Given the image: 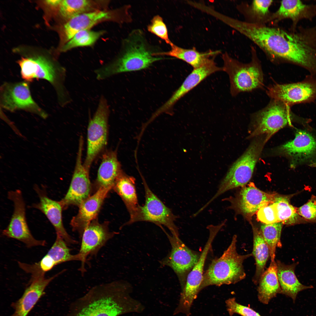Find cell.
Instances as JSON below:
<instances>
[{"label": "cell", "instance_id": "obj_1", "mask_svg": "<svg viewBox=\"0 0 316 316\" xmlns=\"http://www.w3.org/2000/svg\"><path fill=\"white\" fill-rule=\"evenodd\" d=\"M156 49L142 30L134 29L122 40L115 58L95 70L96 78L103 80L121 73L145 69L157 61L166 59L154 56L160 51Z\"/></svg>", "mask_w": 316, "mask_h": 316}, {"label": "cell", "instance_id": "obj_17", "mask_svg": "<svg viewBox=\"0 0 316 316\" xmlns=\"http://www.w3.org/2000/svg\"><path fill=\"white\" fill-rule=\"evenodd\" d=\"M215 57L209 58L200 67L193 68L170 99L153 114L152 118L154 119L164 113H171L175 104L182 97L208 76L216 72L222 71V68L218 66L215 63L214 60Z\"/></svg>", "mask_w": 316, "mask_h": 316}, {"label": "cell", "instance_id": "obj_30", "mask_svg": "<svg viewBox=\"0 0 316 316\" xmlns=\"http://www.w3.org/2000/svg\"><path fill=\"white\" fill-rule=\"evenodd\" d=\"M108 1L61 0L59 12L66 22L77 15L95 11L107 9Z\"/></svg>", "mask_w": 316, "mask_h": 316}, {"label": "cell", "instance_id": "obj_42", "mask_svg": "<svg viewBox=\"0 0 316 316\" xmlns=\"http://www.w3.org/2000/svg\"><path fill=\"white\" fill-rule=\"evenodd\" d=\"M61 0H46V3L51 6L54 7L59 6Z\"/></svg>", "mask_w": 316, "mask_h": 316}, {"label": "cell", "instance_id": "obj_33", "mask_svg": "<svg viewBox=\"0 0 316 316\" xmlns=\"http://www.w3.org/2000/svg\"><path fill=\"white\" fill-rule=\"evenodd\" d=\"M298 193L287 195L276 196L274 202L276 204L279 222L287 226L307 222L298 214V208L290 202L291 198Z\"/></svg>", "mask_w": 316, "mask_h": 316}, {"label": "cell", "instance_id": "obj_39", "mask_svg": "<svg viewBox=\"0 0 316 316\" xmlns=\"http://www.w3.org/2000/svg\"><path fill=\"white\" fill-rule=\"evenodd\" d=\"M297 211L307 222H316V196L312 195L306 203L297 208Z\"/></svg>", "mask_w": 316, "mask_h": 316}, {"label": "cell", "instance_id": "obj_8", "mask_svg": "<svg viewBox=\"0 0 316 316\" xmlns=\"http://www.w3.org/2000/svg\"><path fill=\"white\" fill-rule=\"evenodd\" d=\"M224 226L223 222L218 225L207 226L209 231L208 238L196 263L188 274L186 284L183 288L179 305L176 310L179 313L190 316L194 300L199 292V288L203 276L204 266L212 243L218 233Z\"/></svg>", "mask_w": 316, "mask_h": 316}, {"label": "cell", "instance_id": "obj_37", "mask_svg": "<svg viewBox=\"0 0 316 316\" xmlns=\"http://www.w3.org/2000/svg\"><path fill=\"white\" fill-rule=\"evenodd\" d=\"M225 303L227 311L230 316L235 314L242 316H262L250 307L238 303L234 297L226 300Z\"/></svg>", "mask_w": 316, "mask_h": 316}, {"label": "cell", "instance_id": "obj_12", "mask_svg": "<svg viewBox=\"0 0 316 316\" xmlns=\"http://www.w3.org/2000/svg\"><path fill=\"white\" fill-rule=\"evenodd\" d=\"M117 233L110 231L109 222L100 223L97 218L85 228L80 236V247L77 253L81 263L79 269L81 274L86 271L85 264L89 258L96 256L101 248Z\"/></svg>", "mask_w": 316, "mask_h": 316}, {"label": "cell", "instance_id": "obj_5", "mask_svg": "<svg viewBox=\"0 0 316 316\" xmlns=\"http://www.w3.org/2000/svg\"><path fill=\"white\" fill-rule=\"evenodd\" d=\"M262 142L256 140L232 165L221 181L214 196L202 207L205 209L211 203L226 191L245 186L251 179L262 148Z\"/></svg>", "mask_w": 316, "mask_h": 316}, {"label": "cell", "instance_id": "obj_4", "mask_svg": "<svg viewBox=\"0 0 316 316\" xmlns=\"http://www.w3.org/2000/svg\"><path fill=\"white\" fill-rule=\"evenodd\" d=\"M252 52L251 61L246 64L233 58L226 52L222 55V71L229 76L232 96L262 86L263 77L261 66L253 49Z\"/></svg>", "mask_w": 316, "mask_h": 316}, {"label": "cell", "instance_id": "obj_20", "mask_svg": "<svg viewBox=\"0 0 316 316\" xmlns=\"http://www.w3.org/2000/svg\"><path fill=\"white\" fill-rule=\"evenodd\" d=\"M34 189L38 194L39 201L33 204L32 207L45 215L54 227L56 234L61 236L68 245L78 243V241L68 234L64 226L62 215L63 209L59 201L49 197L44 188H40L35 185Z\"/></svg>", "mask_w": 316, "mask_h": 316}, {"label": "cell", "instance_id": "obj_40", "mask_svg": "<svg viewBox=\"0 0 316 316\" xmlns=\"http://www.w3.org/2000/svg\"><path fill=\"white\" fill-rule=\"evenodd\" d=\"M273 1L272 0H254L251 5L252 11L259 17L266 16L269 13V7Z\"/></svg>", "mask_w": 316, "mask_h": 316}, {"label": "cell", "instance_id": "obj_38", "mask_svg": "<svg viewBox=\"0 0 316 316\" xmlns=\"http://www.w3.org/2000/svg\"><path fill=\"white\" fill-rule=\"evenodd\" d=\"M257 216L264 224L279 222L276 204L274 202L261 207L257 212Z\"/></svg>", "mask_w": 316, "mask_h": 316}, {"label": "cell", "instance_id": "obj_35", "mask_svg": "<svg viewBox=\"0 0 316 316\" xmlns=\"http://www.w3.org/2000/svg\"><path fill=\"white\" fill-rule=\"evenodd\" d=\"M283 225L278 222L264 224L261 226L260 231L268 246L271 261L275 260L276 248L282 246L280 238Z\"/></svg>", "mask_w": 316, "mask_h": 316}, {"label": "cell", "instance_id": "obj_13", "mask_svg": "<svg viewBox=\"0 0 316 316\" xmlns=\"http://www.w3.org/2000/svg\"><path fill=\"white\" fill-rule=\"evenodd\" d=\"M272 99L281 101L291 107L316 100V78L308 75L302 81L287 84H274L267 90Z\"/></svg>", "mask_w": 316, "mask_h": 316}, {"label": "cell", "instance_id": "obj_6", "mask_svg": "<svg viewBox=\"0 0 316 316\" xmlns=\"http://www.w3.org/2000/svg\"><path fill=\"white\" fill-rule=\"evenodd\" d=\"M130 6L125 5L114 9L98 10L77 15L64 24L63 33L65 44L78 32L91 29L102 22L112 21L119 24L128 23L132 18L130 12Z\"/></svg>", "mask_w": 316, "mask_h": 316}, {"label": "cell", "instance_id": "obj_23", "mask_svg": "<svg viewBox=\"0 0 316 316\" xmlns=\"http://www.w3.org/2000/svg\"><path fill=\"white\" fill-rule=\"evenodd\" d=\"M59 274L48 278L44 276L32 277L21 297L12 304L14 312L9 316H27L44 294L47 286Z\"/></svg>", "mask_w": 316, "mask_h": 316}, {"label": "cell", "instance_id": "obj_15", "mask_svg": "<svg viewBox=\"0 0 316 316\" xmlns=\"http://www.w3.org/2000/svg\"><path fill=\"white\" fill-rule=\"evenodd\" d=\"M0 90L1 105L3 108L12 112L25 110L47 117V114L32 99L27 83H6Z\"/></svg>", "mask_w": 316, "mask_h": 316}, {"label": "cell", "instance_id": "obj_3", "mask_svg": "<svg viewBox=\"0 0 316 316\" xmlns=\"http://www.w3.org/2000/svg\"><path fill=\"white\" fill-rule=\"evenodd\" d=\"M237 238V236L234 235L230 245L221 256L212 260L203 274L199 292L209 286L234 284L245 278L243 263L252 254L241 255L238 253Z\"/></svg>", "mask_w": 316, "mask_h": 316}, {"label": "cell", "instance_id": "obj_27", "mask_svg": "<svg viewBox=\"0 0 316 316\" xmlns=\"http://www.w3.org/2000/svg\"><path fill=\"white\" fill-rule=\"evenodd\" d=\"M171 49L166 51H159L154 55L161 56H170L181 60L191 66L193 68H198L203 64L209 58L216 56L220 53L219 50H209L200 52L193 47L186 49L178 47L172 42L170 45Z\"/></svg>", "mask_w": 316, "mask_h": 316}, {"label": "cell", "instance_id": "obj_9", "mask_svg": "<svg viewBox=\"0 0 316 316\" xmlns=\"http://www.w3.org/2000/svg\"><path fill=\"white\" fill-rule=\"evenodd\" d=\"M141 176L145 191V203L142 206H139L134 218L125 224L139 221H149L161 228L162 225H164L170 230L171 235L179 237L178 229L175 224L177 217L153 193L143 176Z\"/></svg>", "mask_w": 316, "mask_h": 316}, {"label": "cell", "instance_id": "obj_24", "mask_svg": "<svg viewBox=\"0 0 316 316\" xmlns=\"http://www.w3.org/2000/svg\"><path fill=\"white\" fill-rule=\"evenodd\" d=\"M278 152L289 157L292 162H300L309 159L316 152V140L310 134L298 131L295 138L279 147Z\"/></svg>", "mask_w": 316, "mask_h": 316}, {"label": "cell", "instance_id": "obj_11", "mask_svg": "<svg viewBox=\"0 0 316 316\" xmlns=\"http://www.w3.org/2000/svg\"><path fill=\"white\" fill-rule=\"evenodd\" d=\"M8 197L13 203L14 210L9 223L2 232L3 236L14 238L25 243L28 248L46 244L44 240L35 239L29 228L26 217L25 203L20 190H11Z\"/></svg>", "mask_w": 316, "mask_h": 316}, {"label": "cell", "instance_id": "obj_41", "mask_svg": "<svg viewBox=\"0 0 316 316\" xmlns=\"http://www.w3.org/2000/svg\"><path fill=\"white\" fill-rule=\"evenodd\" d=\"M66 316H90L85 311L79 308L72 305Z\"/></svg>", "mask_w": 316, "mask_h": 316}, {"label": "cell", "instance_id": "obj_22", "mask_svg": "<svg viewBox=\"0 0 316 316\" xmlns=\"http://www.w3.org/2000/svg\"><path fill=\"white\" fill-rule=\"evenodd\" d=\"M316 16V4H306L299 0H283L278 9L266 19V22L290 19L292 21L291 32H295L301 20L312 21Z\"/></svg>", "mask_w": 316, "mask_h": 316}, {"label": "cell", "instance_id": "obj_34", "mask_svg": "<svg viewBox=\"0 0 316 316\" xmlns=\"http://www.w3.org/2000/svg\"><path fill=\"white\" fill-rule=\"evenodd\" d=\"M105 32L104 30L94 31L91 29L80 31L63 45L61 51L66 52L76 47L92 46Z\"/></svg>", "mask_w": 316, "mask_h": 316}, {"label": "cell", "instance_id": "obj_32", "mask_svg": "<svg viewBox=\"0 0 316 316\" xmlns=\"http://www.w3.org/2000/svg\"><path fill=\"white\" fill-rule=\"evenodd\" d=\"M253 249L252 255L254 256L256 265L253 281L258 283L260 278L265 271L266 263L270 256L268 246L260 231L253 226Z\"/></svg>", "mask_w": 316, "mask_h": 316}, {"label": "cell", "instance_id": "obj_16", "mask_svg": "<svg viewBox=\"0 0 316 316\" xmlns=\"http://www.w3.org/2000/svg\"><path fill=\"white\" fill-rule=\"evenodd\" d=\"M276 195L264 192L253 183L245 186L235 197L223 199L231 203L229 208L250 218L261 207L274 202Z\"/></svg>", "mask_w": 316, "mask_h": 316}, {"label": "cell", "instance_id": "obj_25", "mask_svg": "<svg viewBox=\"0 0 316 316\" xmlns=\"http://www.w3.org/2000/svg\"><path fill=\"white\" fill-rule=\"evenodd\" d=\"M17 62L21 68V76L26 81L42 79L53 83L57 78L54 66L44 57H22Z\"/></svg>", "mask_w": 316, "mask_h": 316}, {"label": "cell", "instance_id": "obj_26", "mask_svg": "<svg viewBox=\"0 0 316 316\" xmlns=\"http://www.w3.org/2000/svg\"><path fill=\"white\" fill-rule=\"evenodd\" d=\"M276 263L277 275L281 293L291 298L293 302H295L299 292L313 288L312 286H307L302 284L298 280L295 273L297 262L287 265L277 260Z\"/></svg>", "mask_w": 316, "mask_h": 316}, {"label": "cell", "instance_id": "obj_36", "mask_svg": "<svg viewBox=\"0 0 316 316\" xmlns=\"http://www.w3.org/2000/svg\"><path fill=\"white\" fill-rule=\"evenodd\" d=\"M147 30L169 45L172 42L169 39L166 25L159 15H156L153 17L147 26Z\"/></svg>", "mask_w": 316, "mask_h": 316}, {"label": "cell", "instance_id": "obj_7", "mask_svg": "<svg viewBox=\"0 0 316 316\" xmlns=\"http://www.w3.org/2000/svg\"><path fill=\"white\" fill-rule=\"evenodd\" d=\"M110 113L108 101L101 95L87 128V154L83 165L89 171L92 162L107 144Z\"/></svg>", "mask_w": 316, "mask_h": 316}, {"label": "cell", "instance_id": "obj_18", "mask_svg": "<svg viewBox=\"0 0 316 316\" xmlns=\"http://www.w3.org/2000/svg\"><path fill=\"white\" fill-rule=\"evenodd\" d=\"M165 233L171 245L170 252L160 261L163 266L170 267L180 280L190 271L198 261L200 255L188 248L180 239Z\"/></svg>", "mask_w": 316, "mask_h": 316}, {"label": "cell", "instance_id": "obj_21", "mask_svg": "<svg viewBox=\"0 0 316 316\" xmlns=\"http://www.w3.org/2000/svg\"><path fill=\"white\" fill-rule=\"evenodd\" d=\"M112 187H100L92 195L84 200L79 206L77 214L70 222L73 231L77 232L80 236L85 228L97 219L101 206Z\"/></svg>", "mask_w": 316, "mask_h": 316}, {"label": "cell", "instance_id": "obj_29", "mask_svg": "<svg viewBox=\"0 0 316 316\" xmlns=\"http://www.w3.org/2000/svg\"><path fill=\"white\" fill-rule=\"evenodd\" d=\"M112 189L123 202L130 214V219H132L140 206L138 202L135 178L123 171L116 180Z\"/></svg>", "mask_w": 316, "mask_h": 316}, {"label": "cell", "instance_id": "obj_2", "mask_svg": "<svg viewBox=\"0 0 316 316\" xmlns=\"http://www.w3.org/2000/svg\"><path fill=\"white\" fill-rule=\"evenodd\" d=\"M128 284L114 281L94 286L74 303L90 316H118L125 311Z\"/></svg>", "mask_w": 316, "mask_h": 316}, {"label": "cell", "instance_id": "obj_14", "mask_svg": "<svg viewBox=\"0 0 316 316\" xmlns=\"http://www.w3.org/2000/svg\"><path fill=\"white\" fill-rule=\"evenodd\" d=\"M83 139L81 136L74 172L68 190L64 197L59 201L63 209L70 205L78 207L90 195L91 186L89 178V171L82 162Z\"/></svg>", "mask_w": 316, "mask_h": 316}, {"label": "cell", "instance_id": "obj_31", "mask_svg": "<svg viewBox=\"0 0 316 316\" xmlns=\"http://www.w3.org/2000/svg\"><path fill=\"white\" fill-rule=\"evenodd\" d=\"M258 283V298L263 304H268L278 293H281L277 275V265L275 260L271 262L268 268L261 275Z\"/></svg>", "mask_w": 316, "mask_h": 316}, {"label": "cell", "instance_id": "obj_28", "mask_svg": "<svg viewBox=\"0 0 316 316\" xmlns=\"http://www.w3.org/2000/svg\"><path fill=\"white\" fill-rule=\"evenodd\" d=\"M122 172L118 159L117 150L107 151L102 155L98 171L96 183L98 188L113 187L116 180Z\"/></svg>", "mask_w": 316, "mask_h": 316}, {"label": "cell", "instance_id": "obj_10", "mask_svg": "<svg viewBox=\"0 0 316 316\" xmlns=\"http://www.w3.org/2000/svg\"><path fill=\"white\" fill-rule=\"evenodd\" d=\"M290 108L281 101L272 99L266 107L253 115L252 136L265 134L268 138L291 124L293 115Z\"/></svg>", "mask_w": 316, "mask_h": 316}, {"label": "cell", "instance_id": "obj_19", "mask_svg": "<svg viewBox=\"0 0 316 316\" xmlns=\"http://www.w3.org/2000/svg\"><path fill=\"white\" fill-rule=\"evenodd\" d=\"M68 246L61 237L57 236L51 248L40 261L31 265L18 262L19 265L32 277L44 275L45 272L57 265L75 260V255L71 253Z\"/></svg>", "mask_w": 316, "mask_h": 316}]
</instances>
